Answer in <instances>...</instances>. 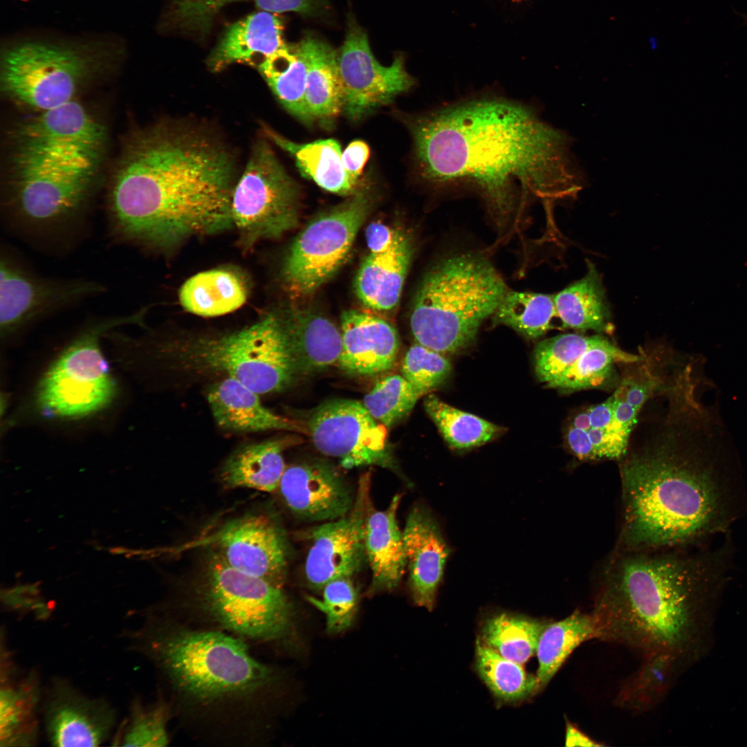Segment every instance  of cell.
<instances>
[{"label":"cell","instance_id":"cell-1","mask_svg":"<svg viewBox=\"0 0 747 747\" xmlns=\"http://www.w3.org/2000/svg\"><path fill=\"white\" fill-rule=\"evenodd\" d=\"M410 127L426 180L471 184L500 215L512 210L519 186L543 196H571L580 187L568 139L520 104L475 99L420 117Z\"/></svg>","mask_w":747,"mask_h":747},{"label":"cell","instance_id":"cell-2","mask_svg":"<svg viewBox=\"0 0 747 747\" xmlns=\"http://www.w3.org/2000/svg\"><path fill=\"white\" fill-rule=\"evenodd\" d=\"M234 166L210 134L164 125L132 143L111 187L109 223L119 239L165 248L232 227Z\"/></svg>","mask_w":747,"mask_h":747},{"label":"cell","instance_id":"cell-3","mask_svg":"<svg viewBox=\"0 0 747 747\" xmlns=\"http://www.w3.org/2000/svg\"><path fill=\"white\" fill-rule=\"evenodd\" d=\"M664 551L621 548L605 569L591 614L599 639L672 665L688 638L694 574Z\"/></svg>","mask_w":747,"mask_h":747},{"label":"cell","instance_id":"cell-4","mask_svg":"<svg viewBox=\"0 0 747 747\" xmlns=\"http://www.w3.org/2000/svg\"><path fill=\"white\" fill-rule=\"evenodd\" d=\"M670 432L622 458V548L661 549L706 530L717 497L707 472Z\"/></svg>","mask_w":747,"mask_h":747},{"label":"cell","instance_id":"cell-5","mask_svg":"<svg viewBox=\"0 0 747 747\" xmlns=\"http://www.w3.org/2000/svg\"><path fill=\"white\" fill-rule=\"evenodd\" d=\"M127 647L159 668L183 696L201 705L241 701L273 683L274 670L259 662L239 638L149 618L124 631Z\"/></svg>","mask_w":747,"mask_h":747},{"label":"cell","instance_id":"cell-6","mask_svg":"<svg viewBox=\"0 0 747 747\" xmlns=\"http://www.w3.org/2000/svg\"><path fill=\"white\" fill-rule=\"evenodd\" d=\"M508 290L481 255L462 253L440 261L423 277L414 299L409 322L416 342L442 354L464 349Z\"/></svg>","mask_w":747,"mask_h":747},{"label":"cell","instance_id":"cell-7","mask_svg":"<svg viewBox=\"0 0 747 747\" xmlns=\"http://www.w3.org/2000/svg\"><path fill=\"white\" fill-rule=\"evenodd\" d=\"M141 312L91 321L55 353L35 383L29 409L43 421L56 423L87 421L116 403L120 387L102 348L107 333L139 324Z\"/></svg>","mask_w":747,"mask_h":747},{"label":"cell","instance_id":"cell-8","mask_svg":"<svg viewBox=\"0 0 747 747\" xmlns=\"http://www.w3.org/2000/svg\"><path fill=\"white\" fill-rule=\"evenodd\" d=\"M151 356L179 371L234 378L259 394L282 391L297 376L277 313L232 333L165 342Z\"/></svg>","mask_w":747,"mask_h":747},{"label":"cell","instance_id":"cell-9","mask_svg":"<svg viewBox=\"0 0 747 747\" xmlns=\"http://www.w3.org/2000/svg\"><path fill=\"white\" fill-rule=\"evenodd\" d=\"M97 158L66 149L19 148L10 199L12 223L40 234L77 224Z\"/></svg>","mask_w":747,"mask_h":747},{"label":"cell","instance_id":"cell-10","mask_svg":"<svg viewBox=\"0 0 747 747\" xmlns=\"http://www.w3.org/2000/svg\"><path fill=\"white\" fill-rule=\"evenodd\" d=\"M196 593L211 620L240 636L272 642L293 628V608L282 587L234 569L216 551L206 560Z\"/></svg>","mask_w":747,"mask_h":747},{"label":"cell","instance_id":"cell-11","mask_svg":"<svg viewBox=\"0 0 747 747\" xmlns=\"http://www.w3.org/2000/svg\"><path fill=\"white\" fill-rule=\"evenodd\" d=\"M109 50L100 43L27 41L12 45L1 56L3 89L13 100L39 112L58 107L73 100Z\"/></svg>","mask_w":747,"mask_h":747},{"label":"cell","instance_id":"cell-12","mask_svg":"<svg viewBox=\"0 0 747 747\" xmlns=\"http://www.w3.org/2000/svg\"><path fill=\"white\" fill-rule=\"evenodd\" d=\"M298 190L264 140L255 144L234 184L230 203L232 227L243 245L278 238L298 221Z\"/></svg>","mask_w":747,"mask_h":747},{"label":"cell","instance_id":"cell-13","mask_svg":"<svg viewBox=\"0 0 747 747\" xmlns=\"http://www.w3.org/2000/svg\"><path fill=\"white\" fill-rule=\"evenodd\" d=\"M371 205L369 192L356 191L298 234L282 270L284 283L291 293L309 295L336 273L347 259Z\"/></svg>","mask_w":747,"mask_h":747},{"label":"cell","instance_id":"cell-14","mask_svg":"<svg viewBox=\"0 0 747 747\" xmlns=\"http://www.w3.org/2000/svg\"><path fill=\"white\" fill-rule=\"evenodd\" d=\"M106 291L100 282L40 276L6 249L0 257V338L10 343L40 320Z\"/></svg>","mask_w":747,"mask_h":747},{"label":"cell","instance_id":"cell-15","mask_svg":"<svg viewBox=\"0 0 747 747\" xmlns=\"http://www.w3.org/2000/svg\"><path fill=\"white\" fill-rule=\"evenodd\" d=\"M308 427L316 449L339 459L345 468L378 465L396 469L386 430L362 403L349 399L329 400L314 410Z\"/></svg>","mask_w":747,"mask_h":747},{"label":"cell","instance_id":"cell-16","mask_svg":"<svg viewBox=\"0 0 747 747\" xmlns=\"http://www.w3.org/2000/svg\"><path fill=\"white\" fill-rule=\"evenodd\" d=\"M337 62L342 109L353 120L389 103L414 84L403 57L398 55L391 65H381L371 52L367 33L353 20L349 21L345 39L337 51Z\"/></svg>","mask_w":747,"mask_h":747},{"label":"cell","instance_id":"cell-17","mask_svg":"<svg viewBox=\"0 0 747 747\" xmlns=\"http://www.w3.org/2000/svg\"><path fill=\"white\" fill-rule=\"evenodd\" d=\"M41 712L42 732L53 746H101L118 724L109 701L90 697L58 676L44 685Z\"/></svg>","mask_w":747,"mask_h":747},{"label":"cell","instance_id":"cell-18","mask_svg":"<svg viewBox=\"0 0 747 747\" xmlns=\"http://www.w3.org/2000/svg\"><path fill=\"white\" fill-rule=\"evenodd\" d=\"M371 509L370 482L364 477L351 510L312 531L305 563L306 578L311 587L322 589L331 580L351 578L358 571L366 556L365 526Z\"/></svg>","mask_w":747,"mask_h":747},{"label":"cell","instance_id":"cell-19","mask_svg":"<svg viewBox=\"0 0 747 747\" xmlns=\"http://www.w3.org/2000/svg\"><path fill=\"white\" fill-rule=\"evenodd\" d=\"M216 552L234 569L282 587L287 551L279 526L264 514L234 519L213 537Z\"/></svg>","mask_w":747,"mask_h":747},{"label":"cell","instance_id":"cell-20","mask_svg":"<svg viewBox=\"0 0 747 747\" xmlns=\"http://www.w3.org/2000/svg\"><path fill=\"white\" fill-rule=\"evenodd\" d=\"M278 489L288 508L312 521H331L347 515L355 496L332 466L304 463L286 468Z\"/></svg>","mask_w":747,"mask_h":747},{"label":"cell","instance_id":"cell-21","mask_svg":"<svg viewBox=\"0 0 747 747\" xmlns=\"http://www.w3.org/2000/svg\"><path fill=\"white\" fill-rule=\"evenodd\" d=\"M0 681V746L37 745L44 685L39 672L21 669L1 647Z\"/></svg>","mask_w":747,"mask_h":747},{"label":"cell","instance_id":"cell-22","mask_svg":"<svg viewBox=\"0 0 747 747\" xmlns=\"http://www.w3.org/2000/svg\"><path fill=\"white\" fill-rule=\"evenodd\" d=\"M403 537L412 599L416 605L431 611L450 555L449 547L437 522L421 506L409 512Z\"/></svg>","mask_w":747,"mask_h":747},{"label":"cell","instance_id":"cell-23","mask_svg":"<svg viewBox=\"0 0 747 747\" xmlns=\"http://www.w3.org/2000/svg\"><path fill=\"white\" fill-rule=\"evenodd\" d=\"M17 138L19 148L66 149L98 156L104 131L73 100L40 112L19 128Z\"/></svg>","mask_w":747,"mask_h":747},{"label":"cell","instance_id":"cell-24","mask_svg":"<svg viewBox=\"0 0 747 747\" xmlns=\"http://www.w3.org/2000/svg\"><path fill=\"white\" fill-rule=\"evenodd\" d=\"M341 333L342 349L338 365L344 371L371 376L394 366L398 336L385 320L362 311H346L341 316Z\"/></svg>","mask_w":747,"mask_h":747},{"label":"cell","instance_id":"cell-25","mask_svg":"<svg viewBox=\"0 0 747 747\" xmlns=\"http://www.w3.org/2000/svg\"><path fill=\"white\" fill-rule=\"evenodd\" d=\"M278 13L259 10L230 24L207 60L213 72L235 64H259L288 44Z\"/></svg>","mask_w":747,"mask_h":747},{"label":"cell","instance_id":"cell-26","mask_svg":"<svg viewBox=\"0 0 747 747\" xmlns=\"http://www.w3.org/2000/svg\"><path fill=\"white\" fill-rule=\"evenodd\" d=\"M206 396L214 421L223 430L237 433L303 431L295 421L266 408L259 394L234 378L225 377L212 383Z\"/></svg>","mask_w":747,"mask_h":747},{"label":"cell","instance_id":"cell-27","mask_svg":"<svg viewBox=\"0 0 747 747\" xmlns=\"http://www.w3.org/2000/svg\"><path fill=\"white\" fill-rule=\"evenodd\" d=\"M280 316L297 376L338 363L342 333L330 320L308 308H291Z\"/></svg>","mask_w":747,"mask_h":747},{"label":"cell","instance_id":"cell-28","mask_svg":"<svg viewBox=\"0 0 747 747\" xmlns=\"http://www.w3.org/2000/svg\"><path fill=\"white\" fill-rule=\"evenodd\" d=\"M400 500L401 495L396 494L385 510L371 509L366 519L364 542L372 575L370 595L397 587L407 567L403 532L396 519Z\"/></svg>","mask_w":747,"mask_h":747},{"label":"cell","instance_id":"cell-29","mask_svg":"<svg viewBox=\"0 0 747 747\" xmlns=\"http://www.w3.org/2000/svg\"><path fill=\"white\" fill-rule=\"evenodd\" d=\"M413 252L410 237L400 231L392 250L382 255L369 254L355 279L359 299L368 308L388 311L398 303Z\"/></svg>","mask_w":747,"mask_h":747},{"label":"cell","instance_id":"cell-30","mask_svg":"<svg viewBox=\"0 0 747 747\" xmlns=\"http://www.w3.org/2000/svg\"><path fill=\"white\" fill-rule=\"evenodd\" d=\"M290 443L281 438L242 445L224 463L222 482L230 488L274 492L286 468L282 453Z\"/></svg>","mask_w":747,"mask_h":747},{"label":"cell","instance_id":"cell-31","mask_svg":"<svg viewBox=\"0 0 747 747\" xmlns=\"http://www.w3.org/2000/svg\"><path fill=\"white\" fill-rule=\"evenodd\" d=\"M299 44L306 64L305 100L308 116L311 121L330 119L342 109L337 51L311 35Z\"/></svg>","mask_w":747,"mask_h":747},{"label":"cell","instance_id":"cell-32","mask_svg":"<svg viewBox=\"0 0 747 747\" xmlns=\"http://www.w3.org/2000/svg\"><path fill=\"white\" fill-rule=\"evenodd\" d=\"M557 316L564 328L578 331L611 333V313L601 279L587 261V271L580 279L553 295Z\"/></svg>","mask_w":747,"mask_h":747},{"label":"cell","instance_id":"cell-33","mask_svg":"<svg viewBox=\"0 0 747 747\" xmlns=\"http://www.w3.org/2000/svg\"><path fill=\"white\" fill-rule=\"evenodd\" d=\"M178 295L181 304L187 311L199 316L214 317L240 308L247 299L248 288L238 272L217 268L189 278L181 286Z\"/></svg>","mask_w":747,"mask_h":747},{"label":"cell","instance_id":"cell-34","mask_svg":"<svg viewBox=\"0 0 747 747\" xmlns=\"http://www.w3.org/2000/svg\"><path fill=\"white\" fill-rule=\"evenodd\" d=\"M266 132L275 144L293 157L300 173L320 187L339 194L355 190L357 183L349 177L343 166L342 153L337 140L330 138L297 143L270 129H266Z\"/></svg>","mask_w":747,"mask_h":747},{"label":"cell","instance_id":"cell-35","mask_svg":"<svg viewBox=\"0 0 747 747\" xmlns=\"http://www.w3.org/2000/svg\"><path fill=\"white\" fill-rule=\"evenodd\" d=\"M594 638L599 639V632L591 614L575 610L561 620L548 623L536 649L538 692L548 684L574 649Z\"/></svg>","mask_w":747,"mask_h":747},{"label":"cell","instance_id":"cell-36","mask_svg":"<svg viewBox=\"0 0 747 747\" xmlns=\"http://www.w3.org/2000/svg\"><path fill=\"white\" fill-rule=\"evenodd\" d=\"M640 355L626 352L602 335L583 351L551 388L564 393L604 388L617 379L616 365L638 361Z\"/></svg>","mask_w":747,"mask_h":747},{"label":"cell","instance_id":"cell-37","mask_svg":"<svg viewBox=\"0 0 747 747\" xmlns=\"http://www.w3.org/2000/svg\"><path fill=\"white\" fill-rule=\"evenodd\" d=\"M284 107L304 122H311L305 100L306 64L299 44L287 45L257 66Z\"/></svg>","mask_w":747,"mask_h":747},{"label":"cell","instance_id":"cell-38","mask_svg":"<svg viewBox=\"0 0 747 747\" xmlns=\"http://www.w3.org/2000/svg\"><path fill=\"white\" fill-rule=\"evenodd\" d=\"M652 362L644 353L635 362V368L620 380L611 396L614 401V423L620 439L629 444L642 407L654 393L664 387Z\"/></svg>","mask_w":747,"mask_h":747},{"label":"cell","instance_id":"cell-39","mask_svg":"<svg viewBox=\"0 0 747 747\" xmlns=\"http://www.w3.org/2000/svg\"><path fill=\"white\" fill-rule=\"evenodd\" d=\"M546 625L541 620L503 613L485 621L480 639L502 656L522 665L536 653Z\"/></svg>","mask_w":747,"mask_h":747},{"label":"cell","instance_id":"cell-40","mask_svg":"<svg viewBox=\"0 0 747 747\" xmlns=\"http://www.w3.org/2000/svg\"><path fill=\"white\" fill-rule=\"evenodd\" d=\"M477 673L492 693L509 703L522 701L538 692L536 675L486 645L480 638L475 644Z\"/></svg>","mask_w":747,"mask_h":747},{"label":"cell","instance_id":"cell-41","mask_svg":"<svg viewBox=\"0 0 747 747\" xmlns=\"http://www.w3.org/2000/svg\"><path fill=\"white\" fill-rule=\"evenodd\" d=\"M492 315L495 324H504L526 338H537L551 329L557 313L553 295L508 290Z\"/></svg>","mask_w":747,"mask_h":747},{"label":"cell","instance_id":"cell-42","mask_svg":"<svg viewBox=\"0 0 747 747\" xmlns=\"http://www.w3.org/2000/svg\"><path fill=\"white\" fill-rule=\"evenodd\" d=\"M424 407L445 441L454 449L481 445L504 430L476 415L450 406L433 394L426 397Z\"/></svg>","mask_w":747,"mask_h":747},{"label":"cell","instance_id":"cell-43","mask_svg":"<svg viewBox=\"0 0 747 747\" xmlns=\"http://www.w3.org/2000/svg\"><path fill=\"white\" fill-rule=\"evenodd\" d=\"M169 709L161 701L145 703L134 699L128 714L111 739L112 746L161 747L169 741L167 732Z\"/></svg>","mask_w":747,"mask_h":747},{"label":"cell","instance_id":"cell-44","mask_svg":"<svg viewBox=\"0 0 747 747\" xmlns=\"http://www.w3.org/2000/svg\"><path fill=\"white\" fill-rule=\"evenodd\" d=\"M420 397L403 376L391 374L376 382L362 404L376 421L390 427L407 415Z\"/></svg>","mask_w":747,"mask_h":747},{"label":"cell","instance_id":"cell-45","mask_svg":"<svg viewBox=\"0 0 747 747\" xmlns=\"http://www.w3.org/2000/svg\"><path fill=\"white\" fill-rule=\"evenodd\" d=\"M597 336L564 333L539 342L534 353L538 379L551 388L580 354L595 342Z\"/></svg>","mask_w":747,"mask_h":747},{"label":"cell","instance_id":"cell-46","mask_svg":"<svg viewBox=\"0 0 747 747\" xmlns=\"http://www.w3.org/2000/svg\"><path fill=\"white\" fill-rule=\"evenodd\" d=\"M322 598L306 599L326 617V631L338 634L349 629L353 622L358 606V591L351 577H342L326 583Z\"/></svg>","mask_w":747,"mask_h":747},{"label":"cell","instance_id":"cell-47","mask_svg":"<svg viewBox=\"0 0 747 747\" xmlns=\"http://www.w3.org/2000/svg\"><path fill=\"white\" fill-rule=\"evenodd\" d=\"M451 370L443 354L417 342L408 349L401 365L402 376L421 396L441 385Z\"/></svg>","mask_w":747,"mask_h":747},{"label":"cell","instance_id":"cell-48","mask_svg":"<svg viewBox=\"0 0 747 747\" xmlns=\"http://www.w3.org/2000/svg\"><path fill=\"white\" fill-rule=\"evenodd\" d=\"M239 1L241 0H174L169 17L183 30L205 33L223 8Z\"/></svg>","mask_w":747,"mask_h":747},{"label":"cell","instance_id":"cell-49","mask_svg":"<svg viewBox=\"0 0 747 747\" xmlns=\"http://www.w3.org/2000/svg\"><path fill=\"white\" fill-rule=\"evenodd\" d=\"M261 10L282 13L294 12L304 16H315L323 11L325 0H254Z\"/></svg>","mask_w":747,"mask_h":747},{"label":"cell","instance_id":"cell-50","mask_svg":"<svg viewBox=\"0 0 747 747\" xmlns=\"http://www.w3.org/2000/svg\"><path fill=\"white\" fill-rule=\"evenodd\" d=\"M400 230L390 228L379 222L370 223L365 237L371 255H382L390 252L395 246Z\"/></svg>","mask_w":747,"mask_h":747},{"label":"cell","instance_id":"cell-51","mask_svg":"<svg viewBox=\"0 0 747 747\" xmlns=\"http://www.w3.org/2000/svg\"><path fill=\"white\" fill-rule=\"evenodd\" d=\"M369 154V146L360 140L350 142L342 154L343 166L349 177L356 183L362 172Z\"/></svg>","mask_w":747,"mask_h":747},{"label":"cell","instance_id":"cell-52","mask_svg":"<svg viewBox=\"0 0 747 747\" xmlns=\"http://www.w3.org/2000/svg\"><path fill=\"white\" fill-rule=\"evenodd\" d=\"M565 735L566 746H602L604 745L592 739L568 721L566 723Z\"/></svg>","mask_w":747,"mask_h":747},{"label":"cell","instance_id":"cell-53","mask_svg":"<svg viewBox=\"0 0 747 747\" xmlns=\"http://www.w3.org/2000/svg\"><path fill=\"white\" fill-rule=\"evenodd\" d=\"M26 593L35 596L39 593L38 586L37 584L26 585Z\"/></svg>","mask_w":747,"mask_h":747},{"label":"cell","instance_id":"cell-54","mask_svg":"<svg viewBox=\"0 0 747 747\" xmlns=\"http://www.w3.org/2000/svg\"><path fill=\"white\" fill-rule=\"evenodd\" d=\"M111 553H113V554H116V555L124 554V553H127V549L125 548H122V547H117V548H112L111 550Z\"/></svg>","mask_w":747,"mask_h":747},{"label":"cell","instance_id":"cell-55","mask_svg":"<svg viewBox=\"0 0 747 747\" xmlns=\"http://www.w3.org/2000/svg\"><path fill=\"white\" fill-rule=\"evenodd\" d=\"M735 13L741 18L743 21V25L747 26V15L742 12H738L737 11H736Z\"/></svg>","mask_w":747,"mask_h":747}]
</instances>
